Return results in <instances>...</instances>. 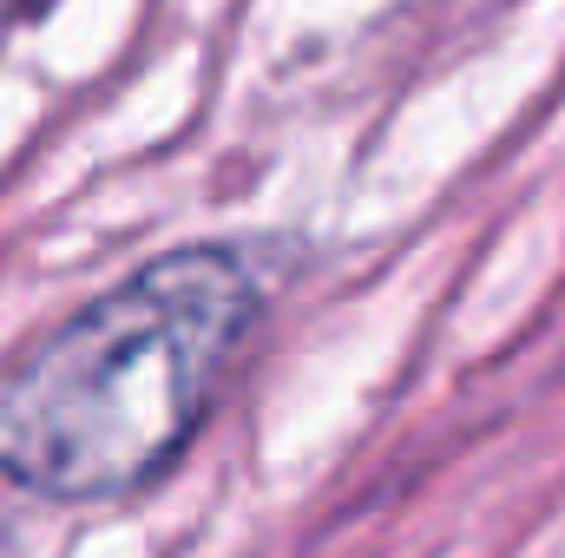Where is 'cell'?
Wrapping results in <instances>:
<instances>
[{
	"instance_id": "1",
	"label": "cell",
	"mask_w": 565,
	"mask_h": 558,
	"mask_svg": "<svg viewBox=\"0 0 565 558\" xmlns=\"http://www.w3.org/2000/svg\"><path fill=\"white\" fill-rule=\"evenodd\" d=\"M264 289L224 244H184L40 335L0 388V480L40 506H119L164 480L217 408Z\"/></svg>"
},
{
	"instance_id": "2",
	"label": "cell",
	"mask_w": 565,
	"mask_h": 558,
	"mask_svg": "<svg viewBox=\"0 0 565 558\" xmlns=\"http://www.w3.org/2000/svg\"><path fill=\"white\" fill-rule=\"evenodd\" d=\"M0 558H20V546H13V533H0Z\"/></svg>"
}]
</instances>
